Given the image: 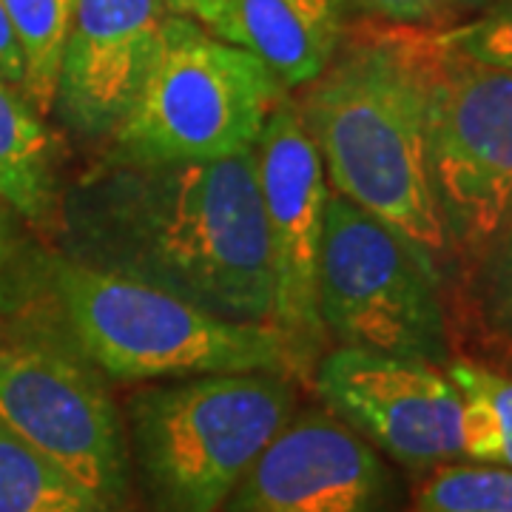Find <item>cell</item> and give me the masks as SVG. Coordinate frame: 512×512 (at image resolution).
Returning <instances> with one entry per match:
<instances>
[{"label": "cell", "mask_w": 512, "mask_h": 512, "mask_svg": "<svg viewBox=\"0 0 512 512\" xmlns=\"http://www.w3.org/2000/svg\"><path fill=\"white\" fill-rule=\"evenodd\" d=\"M66 259L274 325V274L254 148L200 163H100L63 191Z\"/></svg>", "instance_id": "cell-1"}, {"label": "cell", "mask_w": 512, "mask_h": 512, "mask_svg": "<svg viewBox=\"0 0 512 512\" xmlns=\"http://www.w3.org/2000/svg\"><path fill=\"white\" fill-rule=\"evenodd\" d=\"M427 69L421 29L353 20L296 109L330 191L396 231L444 282L453 245L427 165Z\"/></svg>", "instance_id": "cell-2"}, {"label": "cell", "mask_w": 512, "mask_h": 512, "mask_svg": "<svg viewBox=\"0 0 512 512\" xmlns=\"http://www.w3.org/2000/svg\"><path fill=\"white\" fill-rule=\"evenodd\" d=\"M296 413L285 373H208L137 390L126 407L131 484L148 512H222Z\"/></svg>", "instance_id": "cell-3"}, {"label": "cell", "mask_w": 512, "mask_h": 512, "mask_svg": "<svg viewBox=\"0 0 512 512\" xmlns=\"http://www.w3.org/2000/svg\"><path fill=\"white\" fill-rule=\"evenodd\" d=\"M49 293L83 353L117 382L208 373L308 376L274 325L234 322L177 293L94 271L52 251Z\"/></svg>", "instance_id": "cell-4"}, {"label": "cell", "mask_w": 512, "mask_h": 512, "mask_svg": "<svg viewBox=\"0 0 512 512\" xmlns=\"http://www.w3.org/2000/svg\"><path fill=\"white\" fill-rule=\"evenodd\" d=\"M291 92L262 60L171 15L134 106L106 140L109 163H200L254 148Z\"/></svg>", "instance_id": "cell-5"}, {"label": "cell", "mask_w": 512, "mask_h": 512, "mask_svg": "<svg viewBox=\"0 0 512 512\" xmlns=\"http://www.w3.org/2000/svg\"><path fill=\"white\" fill-rule=\"evenodd\" d=\"M0 319V427L52 458L111 512L131 504L126 419L109 376L74 342L55 302Z\"/></svg>", "instance_id": "cell-6"}, {"label": "cell", "mask_w": 512, "mask_h": 512, "mask_svg": "<svg viewBox=\"0 0 512 512\" xmlns=\"http://www.w3.org/2000/svg\"><path fill=\"white\" fill-rule=\"evenodd\" d=\"M316 305L342 348L450 362L441 279L396 231L330 191Z\"/></svg>", "instance_id": "cell-7"}, {"label": "cell", "mask_w": 512, "mask_h": 512, "mask_svg": "<svg viewBox=\"0 0 512 512\" xmlns=\"http://www.w3.org/2000/svg\"><path fill=\"white\" fill-rule=\"evenodd\" d=\"M424 40L430 185L453 254L478 256L512 208V74Z\"/></svg>", "instance_id": "cell-8"}, {"label": "cell", "mask_w": 512, "mask_h": 512, "mask_svg": "<svg viewBox=\"0 0 512 512\" xmlns=\"http://www.w3.org/2000/svg\"><path fill=\"white\" fill-rule=\"evenodd\" d=\"M254 154L274 274V328L311 376L328 342L316 305V274L330 185L296 100L285 97L271 111Z\"/></svg>", "instance_id": "cell-9"}, {"label": "cell", "mask_w": 512, "mask_h": 512, "mask_svg": "<svg viewBox=\"0 0 512 512\" xmlns=\"http://www.w3.org/2000/svg\"><path fill=\"white\" fill-rule=\"evenodd\" d=\"M311 376L336 419L407 470L464 458V399L439 365L336 345L316 359Z\"/></svg>", "instance_id": "cell-10"}, {"label": "cell", "mask_w": 512, "mask_h": 512, "mask_svg": "<svg viewBox=\"0 0 512 512\" xmlns=\"http://www.w3.org/2000/svg\"><path fill=\"white\" fill-rule=\"evenodd\" d=\"M396 481L379 450L330 410H296L222 512H393Z\"/></svg>", "instance_id": "cell-11"}, {"label": "cell", "mask_w": 512, "mask_h": 512, "mask_svg": "<svg viewBox=\"0 0 512 512\" xmlns=\"http://www.w3.org/2000/svg\"><path fill=\"white\" fill-rule=\"evenodd\" d=\"M168 18L163 0H77L52 109L60 123L106 146L143 89Z\"/></svg>", "instance_id": "cell-12"}, {"label": "cell", "mask_w": 512, "mask_h": 512, "mask_svg": "<svg viewBox=\"0 0 512 512\" xmlns=\"http://www.w3.org/2000/svg\"><path fill=\"white\" fill-rule=\"evenodd\" d=\"M205 29L251 52L293 92L328 69L348 20L336 0H228Z\"/></svg>", "instance_id": "cell-13"}, {"label": "cell", "mask_w": 512, "mask_h": 512, "mask_svg": "<svg viewBox=\"0 0 512 512\" xmlns=\"http://www.w3.org/2000/svg\"><path fill=\"white\" fill-rule=\"evenodd\" d=\"M63 191L60 137L26 94L0 83V197L40 237H55Z\"/></svg>", "instance_id": "cell-14"}, {"label": "cell", "mask_w": 512, "mask_h": 512, "mask_svg": "<svg viewBox=\"0 0 512 512\" xmlns=\"http://www.w3.org/2000/svg\"><path fill=\"white\" fill-rule=\"evenodd\" d=\"M447 376L464 399V458L512 470V376L473 359L447 362Z\"/></svg>", "instance_id": "cell-15"}, {"label": "cell", "mask_w": 512, "mask_h": 512, "mask_svg": "<svg viewBox=\"0 0 512 512\" xmlns=\"http://www.w3.org/2000/svg\"><path fill=\"white\" fill-rule=\"evenodd\" d=\"M0 512H111L60 464L0 427Z\"/></svg>", "instance_id": "cell-16"}, {"label": "cell", "mask_w": 512, "mask_h": 512, "mask_svg": "<svg viewBox=\"0 0 512 512\" xmlns=\"http://www.w3.org/2000/svg\"><path fill=\"white\" fill-rule=\"evenodd\" d=\"M26 63V97L40 114L55 109L57 74L77 0H0Z\"/></svg>", "instance_id": "cell-17"}, {"label": "cell", "mask_w": 512, "mask_h": 512, "mask_svg": "<svg viewBox=\"0 0 512 512\" xmlns=\"http://www.w3.org/2000/svg\"><path fill=\"white\" fill-rule=\"evenodd\" d=\"M23 220L18 208L0 197V319L18 316L49 302L52 251Z\"/></svg>", "instance_id": "cell-18"}, {"label": "cell", "mask_w": 512, "mask_h": 512, "mask_svg": "<svg viewBox=\"0 0 512 512\" xmlns=\"http://www.w3.org/2000/svg\"><path fill=\"white\" fill-rule=\"evenodd\" d=\"M413 512H512V470L493 464H441L416 493Z\"/></svg>", "instance_id": "cell-19"}, {"label": "cell", "mask_w": 512, "mask_h": 512, "mask_svg": "<svg viewBox=\"0 0 512 512\" xmlns=\"http://www.w3.org/2000/svg\"><path fill=\"white\" fill-rule=\"evenodd\" d=\"M424 32L444 55L512 74V0H484L476 15Z\"/></svg>", "instance_id": "cell-20"}, {"label": "cell", "mask_w": 512, "mask_h": 512, "mask_svg": "<svg viewBox=\"0 0 512 512\" xmlns=\"http://www.w3.org/2000/svg\"><path fill=\"white\" fill-rule=\"evenodd\" d=\"M345 20H367L402 29H447L476 15L484 0H336Z\"/></svg>", "instance_id": "cell-21"}, {"label": "cell", "mask_w": 512, "mask_h": 512, "mask_svg": "<svg viewBox=\"0 0 512 512\" xmlns=\"http://www.w3.org/2000/svg\"><path fill=\"white\" fill-rule=\"evenodd\" d=\"M476 293L490 330L512 342V208L493 242L476 256Z\"/></svg>", "instance_id": "cell-22"}, {"label": "cell", "mask_w": 512, "mask_h": 512, "mask_svg": "<svg viewBox=\"0 0 512 512\" xmlns=\"http://www.w3.org/2000/svg\"><path fill=\"white\" fill-rule=\"evenodd\" d=\"M0 83L26 94V63H23L18 35L12 29V20L6 15L3 3H0Z\"/></svg>", "instance_id": "cell-23"}, {"label": "cell", "mask_w": 512, "mask_h": 512, "mask_svg": "<svg viewBox=\"0 0 512 512\" xmlns=\"http://www.w3.org/2000/svg\"><path fill=\"white\" fill-rule=\"evenodd\" d=\"M163 3L171 9V15H183V18L197 20L200 26H208L220 15L228 0H163Z\"/></svg>", "instance_id": "cell-24"}]
</instances>
